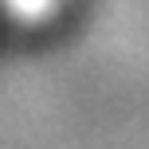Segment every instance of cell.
<instances>
[{
	"instance_id": "cell-1",
	"label": "cell",
	"mask_w": 149,
	"mask_h": 149,
	"mask_svg": "<svg viewBox=\"0 0 149 149\" xmlns=\"http://www.w3.org/2000/svg\"><path fill=\"white\" fill-rule=\"evenodd\" d=\"M90 12V0H0V63L63 43Z\"/></svg>"
}]
</instances>
